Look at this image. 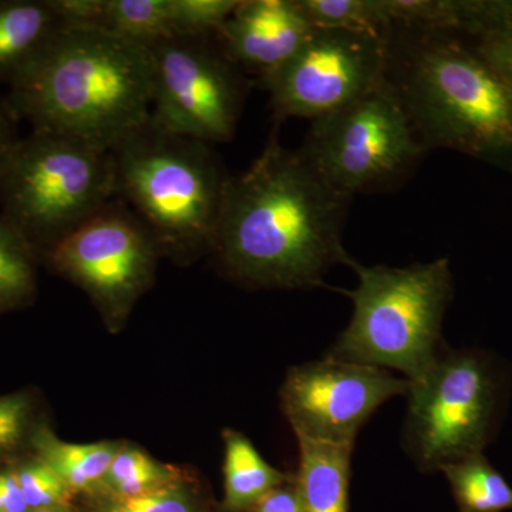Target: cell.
Returning a JSON list of instances; mask_svg holds the SVG:
<instances>
[{
  "label": "cell",
  "mask_w": 512,
  "mask_h": 512,
  "mask_svg": "<svg viewBox=\"0 0 512 512\" xmlns=\"http://www.w3.org/2000/svg\"><path fill=\"white\" fill-rule=\"evenodd\" d=\"M117 198L164 254L211 248L229 175L211 144L165 130L153 117L111 150Z\"/></svg>",
  "instance_id": "277c9868"
},
{
  "label": "cell",
  "mask_w": 512,
  "mask_h": 512,
  "mask_svg": "<svg viewBox=\"0 0 512 512\" xmlns=\"http://www.w3.org/2000/svg\"><path fill=\"white\" fill-rule=\"evenodd\" d=\"M215 36H173L150 47L154 60L151 117L165 130L204 143L232 140L247 83Z\"/></svg>",
  "instance_id": "9c48e42d"
},
{
  "label": "cell",
  "mask_w": 512,
  "mask_h": 512,
  "mask_svg": "<svg viewBox=\"0 0 512 512\" xmlns=\"http://www.w3.org/2000/svg\"><path fill=\"white\" fill-rule=\"evenodd\" d=\"M315 28L349 30L387 36L379 0H299Z\"/></svg>",
  "instance_id": "603a6c76"
},
{
  "label": "cell",
  "mask_w": 512,
  "mask_h": 512,
  "mask_svg": "<svg viewBox=\"0 0 512 512\" xmlns=\"http://www.w3.org/2000/svg\"><path fill=\"white\" fill-rule=\"evenodd\" d=\"M349 268L359 278L353 291H345L352 319L326 357L397 370L417 382L448 348L443 326L454 296L450 261L393 268L352 259Z\"/></svg>",
  "instance_id": "5b68a950"
},
{
  "label": "cell",
  "mask_w": 512,
  "mask_h": 512,
  "mask_svg": "<svg viewBox=\"0 0 512 512\" xmlns=\"http://www.w3.org/2000/svg\"><path fill=\"white\" fill-rule=\"evenodd\" d=\"M313 29L299 0H239L215 40L235 66L261 82L292 59Z\"/></svg>",
  "instance_id": "4fadbf2b"
},
{
  "label": "cell",
  "mask_w": 512,
  "mask_h": 512,
  "mask_svg": "<svg viewBox=\"0 0 512 512\" xmlns=\"http://www.w3.org/2000/svg\"><path fill=\"white\" fill-rule=\"evenodd\" d=\"M389 37L313 29L301 49L262 79L276 123L335 113L387 82Z\"/></svg>",
  "instance_id": "30bf717a"
},
{
  "label": "cell",
  "mask_w": 512,
  "mask_h": 512,
  "mask_svg": "<svg viewBox=\"0 0 512 512\" xmlns=\"http://www.w3.org/2000/svg\"><path fill=\"white\" fill-rule=\"evenodd\" d=\"M225 512H245L264 495L281 485L292 483L289 474L269 466L254 444L234 430L224 431Z\"/></svg>",
  "instance_id": "2e32d148"
},
{
  "label": "cell",
  "mask_w": 512,
  "mask_h": 512,
  "mask_svg": "<svg viewBox=\"0 0 512 512\" xmlns=\"http://www.w3.org/2000/svg\"><path fill=\"white\" fill-rule=\"evenodd\" d=\"M116 198L111 151L52 131L22 138L0 175V214L37 258Z\"/></svg>",
  "instance_id": "8992f818"
},
{
  "label": "cell",
  "mask_w": 512,
  "mask_h": 512,
  "mask_svg": "<svg viewBox=\"0 0 512 512\" xmlns=\"http://www.w3.org/2000/svg\"><path fill=\"white\" fill-rule=\"evenodd\" d=\"M35 400L29 392L0 396V460L9 458L23 444L32 441L37 429L33 423Z\"/></svg>",
  "instance_id": "484cf974"
},
{
  "label": "cell",
  "mask_w": 512,
  "mask_h": 512,
  "mask_svg": "<svg viewBox=\"0 0 512 512\" xmlns=\"http://www.w3.org/2000/svg\"><path fill=\"white\" fill-rule=\"evenodd\" d=\"M510 390V370L493 353L447 348L426 376L409 382L404 450L421 471L484 453L503 423Z\"/></svg>",
  "instance_id": "52a82bcc"
},
{
  "label": "cell",
  "mask_w": 512,
  "mask_h": 512,
  "mask_svg": "<svg viewBox=\"0 0 512 512\" xmlns=\"http://www.w3.org/2000/svg\"><path fill=\"white\" fill-rule=\"evenodd\" d=\"M63 28H100L106 23L109 0H47Z\"/></svg>",
  "instance_id": "83f0119b"
},
{
  "label": "cell",
  "mask_w": 512,
  "mask_h": 512,
  "mask_svg": "<svg viewBox=\"0 0 512 512\" xmlns=\"http://www.w3.org/2000/svg\"><path fill=\"white\" fill-rule=\"evenodd\" d=\"M104 29L150 49L174 36L170 0H109Z\"/></svg>",
  "instance_id": "44dd1931"
},
{
  "label": "cell",
  "mask_w": 512,
  "mask_h": 512,
  "mask_svg": "<svg viewBox=\"0 0 512 512\" xmlns=\"http://www.w3.org/2000/svg\"><path fill=\"white\" fill-rule=\"evenodd\" d=\"M9 89L18 121L111 151L150 119L153 55L106 29L62 28Z\"/></svg>",
  "instance_id": "7a4b0ae2"
},
{
  "label": "cell",
  "mask_w": 512,
  "mask_h": 512,
  "mask_svg": "<svg viewBox=\"0 0 512 512\" xmlns=\"http://www.w3.org/2000/svg\"><path fill=\"white\" fill-rule=\"evenodd\" d=\"M30 448L33 456L52 467L73 493L97 490L120 450L116 443H64L46 426L37 427Z\"/></svg>",
  "instance_id": "e0dca14e"
},
{
  "label": "cell",
  "mask_w": 512,
  "mask_h": 512,
  "mask_svg": "<svg viewBox=\"0 0 512 512\" xmlns=\"http://www.w3.org/2000/svg\"><path fill=\"white\" fill-rule=\"evenodd\" d=\"M239 0H170L174 36H215Z\"/></svg>",
  "instance_id": "d4e9b609"
},
{
  "label": "cell",
  "mask_w": 512,
  "mask_h": 512,
  "mask_svg": "<svg viewBox=\"0 0 512 512\" xmlns=\"http://www.w3.org/2000/svg\"><path fill=\"white\" fill-rule=\"evenodd\" d=\"M407 390L409 380L389 370L325 357L293 367L282 403L298 439L355 444L373 413Z\"/></svg>",
  "instance_id": "7c38bea8"
},
{
  "label": "cell",
  "mask_w": 512,
  "mask_h": 512,
  "mask_svg": "<svg viewBox=\"0 0 512 512\" xmlns=\"http://www.w3.org/2000/svg\"><path fill=\"white\" fill-rule=\"evenodd\" d=\"M173 484L177 483L170 468L161 466L137 448L120 447L99 490L106 491L111 498H128Z\"/></svg>",
  "instance_id": "7402d4cb"
},
{
  "label": "cell",
  "mask_w": 512,
  "mask_h": 512,
  "mask_svg": "<svg viewBox=\"0 0 512 512\" xmlns=\"http://www.w3.org/2000/svg\"><path fill=\"white\" fill-rule=\"evenodd\" d=\"M160 254L153 235L119 198L63 239L45 258L100 306L123 318L153 278Z\"/></svg>",
  "instance_id": "8fae6325"
},
{
  "label": "cell",
  "mask_w": 512,
  "mask_h": 512,
  "mask_svg": "<svg viewBox=\"0 0 512 512\" xmlns=\"http://www.w3.org/2000/svg\"><path fill=\"white\" fill-rule=\"evenodd\" d=\"M47 0H0V84H12L62 29Z\"/></svg>",
  "instance_id": "5bb4252c"
},
{
  "label": "cell",
  "mask_w": 512,
  "mask_h": 512,
  "mask_svg": "<svg viewBox=\"0 0 512 512\" xmlns=\"http://www.w3.org/2000/svg\"><path fill=\"white\" fill-rule=\"evenodd\" d=\"M36 261L35 251L0 214V315L32 301Z\"/></svg>",
  "instance_id": "ffe728a7"
},
{
  "label": "cell",
  "mask_w": 512,
  "mask_h": 512,
  "mask_svg": "<svg viewBox=\"0 0 512 512\" xmlns=\"http://www.w3.org/2000/svg\"><path fill=\"white\" fill-rule=\"evenodd\" d=\"M29 512H70L67 507L40 508V510H30Z\"/></svg>",
  "instance_id": "1f68e13d"
},
{
  "label": "cell",
  "mask_w": 512,
  "mask_h": 512,
  "mask_svg": "<svg viewBox=\"0 0 512 512\" xmlns=\"http://www.w3.org/2000/svg\"><path fill=\"white\" fill-rule=\"evenodd\" d=\"M13 470L29 510L67 507L74 494L59 474L39 457L20 460Z\"/></svg>",
  "instance_id": "cb8c5ba5"
},
{
  "label": "cell",
  "mask_w": 512,
  "mask_h": 512,
  "mask_svg": "<svg viewBox=\"0 0 512 512\" xmlns=\"http://www.w3.org/2000/svg\"><path fill=\"white\" fill-rule=\"evenodd\" d=\"M13 467L0 471V512H29Z\"/></svg>",
  "instance_id": "4dcf8cb0"
},
{
  "label": "cell",
  "mask_w": 512,
  "mask_h": 512,
  "mask_svg": "<svg viewBox=\"0 0 512 512\" xmlns=\"http://www.w3.org/2000/svg\"><path fill=\"white\" fill-rule=\"evenodd\" d=\"M387 82L427 150L448 148L512 174V92L466 37L392 29Z\"/></svg>",
  "instance_id": "3957f363"
},
{
  "label": "cell",
  "mask_w": 512,
  "mask_h": 512,
  "mask_svg": "<svg viewBox=\"0 0 512 512\" xmlns=\"http://www.w3.org/2000/svg\"><path fill=\"white\" fill-rule=\"evenodd\" d=\"M276 131L278 123L248 170L229 177L210 251L241 284L315 288L333 265L353 259L342 242L353 198L299 150L282 147Z\"/></svg>",
  "instance_id": "6da1fadb"
},
{
  "label": "cell",
  "mask_w": 512,
  "mask_h": 512,
  "mask_svg": "<svg viewBox=\"0 0 512 512\" xmlns=\"http://www.w3.org/2000/svg\"><path fill=\"white\" fill-rule=\"evenodd\" d=\"M301 460L295 487L303 512H348L355 444L298 439Z\"/></svg>",
  "instance_id": "9a60e30c"
},
{
  "label": "cell",
  "mask_w": 512,
  "mask_h": 512,
  "mask_svg": "<svg viewBox=\"0 0 512 512\" xmlns=\"http://www.w3.org/2000/svg\"><path fill=\"white\" fill-rule=\"evenodd\" d=\"M299 153L336 190L355 197L410 177L429 153L389 82L311 121Z\"/></svg>",
  "instance_id": "ba28073f"
},
{
  "label": "cell",
  "mask_w": 512,
  "mask_h": 512,
  "mask_svg": "<svg viewBox=\"0 0 512 512\" xmlns=\"http://www.w3.org/2000/svg\"><path fill=\"white\" fill-rule=\"evenodd\" d=\"M460 36L512 92V0H466Z\"/></svg>",
  "instance_id": "ac0fdd59"
},
{
  "label": "cell",
  "mask_w": 512,
  "mask_h": 512,
  "mask_svg": "<svg viewBox=\"0 0 512 512\" xmlns=\"http://www.w3.org/2000/svg\"><path fill=\"white\" fill-rule=\"evenodd\" d=\"M103 512H197L191 498L173 484L128 498H107Z\"/></svg>",
  "instance_id": "4316f807"
},
{
  "label": "cell",
  "mask_w": 512,
  "mask_h": 512,
  "mask_svg": "<svg viewBox=\"0 0 512 512\" xmlns=\"http://www.w3.org/2000/svg\"><path fill=\"white\" fill-rule=\"evenodd\" d=\"M245 512H303L301 498L295 487V478L292 483L269 491Z\"/></svg>",
  "instance_id": "f1b7e54d"
},
{
  "label": "cell",
  "mask_w": 512,
  "mask_h": 512,
  "mask_svg": "<svg viewBox=\"0 0 512 512\" xmlns=\"http://www.w3.org/2000/svg\"><path fill=\"white\" fill-rule=\"evenodd\" d=\"M460 512L512 510V487L484 453L441 468Z\"/></svg>",
  "instance_id": "d6986e66"
},
{
  "label": "cell",
  "mask_w": 512,
  "mask_h": 512,
  "mask_svg": "<svg viewBox=\"0 0 512 512\" xmlns=\"http://www.w3.org/2000/svg\"><path fill=\"white\" fill-rule=\"evenodd\" d=\"M16 123H18V119L13 116L6 99H0V175L5 170L12 154L15 153L19 141L22 140L18 136Z\"/></svg>",
  "instance_id": "f546056e"
}]
</instances>
